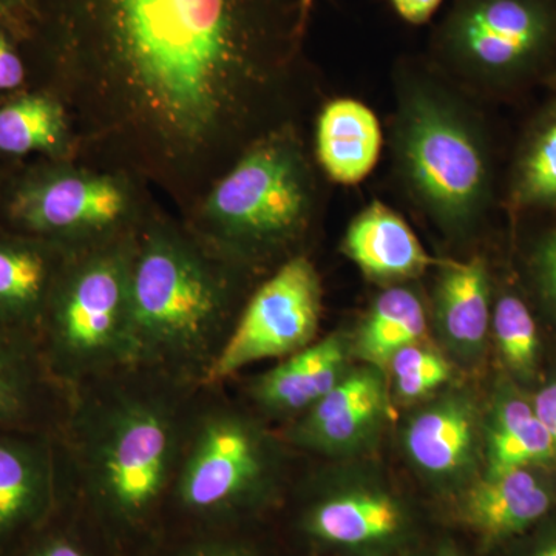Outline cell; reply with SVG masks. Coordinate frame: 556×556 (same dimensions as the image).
<instances>
[{"mask_svg": "<svg viewBox=\"0 0 556 556\" xmlns=\"http://www.w3.org/2000/svg\"><path fill=\"white\" fill-rule=\"evenodd\" d=\"M62 53L172 159L257 123L298 58L300 0H53Z\"/></svg>", "mask_w": 556, "mask_h": 556, "instance_id": "obj_1", "label": "cell"}, {"mask_svg": "<svg viewBox=\"0 0 556 556\" xmlns=\"http://www.w3.org/2000/svg\"><path fill=\"white\" fill-rule=\"evenodd\" d=\"M200 387L127 364L72 390L56 437L70 496L119 556H152L166 538Z\"/></svg>", "mask_w": 556, "mask_h": 556, "instance_id": "obj_2", "label": "cell"}, {"mask_svg": "<svg viewBox=\"0 0 556 556\" xmlns=\"http://www.w3.org/2000/svg\"><path fill=\"white\" fill-rule=\"evenodd\" d=\"M252 273L201 237L163 228L135 232L130 364L204 386L254 291Z\"/></svg>", "mask_w": 556, "mask_h": 556, "instance_id": "obj_3", "label": "cell"}, {"mask_svg": "<svg viewBox=\"0 0 556 556\" xmlns=\"http://www.w3.org/2000/svg\"><path fill=\"white\" fill-rule=\"evenodd\" d=\"M445 83L437 68L399 65L391 148L413 203L445 237L464 240L492 207V149L481 116Z\"/></svg>", "mask_w": 556, "mask_h": 556, "instance_id": "obj_4", "label": "cell"}, {"mask_svg": "<svg viewBox=\"0 0 556 556\" xmlns=\"http://www.w3.org/2000/svg\"><path fill=\"white\" fill-rule=\"evenodd\" d=\"M223 386H201L190 412L167 532L254 527L287 495L292 452ZM164 541V540H163Z\"/></svg>", "mask_w": 556, "mask_h": 556, "instance_id": "obj_5", "label": "cell"}, {"mask_svg": "<svg viewBox=\"0 0 556 556\" xmlns=\"http://www.w3.org/2000/svg\"><path fill=\"white\" fill-rule=\"evenodd\" d=\"M201 239L257 270L291 251L316 211V186L302 146L278 129L255 139L208 195Z\"/></svg>", "mask_w": 556, "mask_h": 556, "instance_id": "obj_6", "label": "cell"}, {"mask_svg": "<svg viewBox=\"0 0 556 556\" xmlns=\"http://www.w3.org/2000/svg\"><path fill=\"white\" fill-rule=\"evenodd\" d=\"M131 237L73 252L51 292L38 346L70 391L130 364Z\"/></svg>", "mask_w": 556, "mask_h": 556, "instance_id": "obj_7", "label": "cell"}, {"mask_svg": "<svg viewBox=\"0 0 556 556\" xmlns=\"http://www.w3.org/2000/svg\"><path fill=\"white\" fill-rule=\"evenodd\" d=\"M441 75L478 91L514 89L556 51V0H455L431 40Z\"/></svg>", "mask_w": 556, "mask_h": 556, "instance_id": "obj_8", "label": "cell"}, {"mask_svg": "<svg viewBox=\"0 0 556 556\" xmlns=\"http://www.w3.org/2000/svg\"><path fill=\"white\" fill-rule=\"evenodd\" d=\"M294 495V529L311 547L343 556H404L415 518L401 496L378 482L306 479Z\"/></svg>", "mask_w": 556, "mask_h": 556, "instance_id": "obj_9", "label": "cell"}, {"mask_svg": "<svg viewBox=\"0 0 556 556\" xmlns=\"http://www.w3.org/2000/svg\"><path fill=\"white\" fill-rule=\"evenodd\" d=\"M321 309L324 291L313 262L299 254L281 263L249 295L204 386L232 382L251 365L285 358L311 345Z\"/></svg>", "mask_w": 556, "mask_h": 556, "instance_id": "obj_10", "label": "cell"}, {"mask_svg": "<svg viewBox=\"0 0 556 556\" xmlns=\"http://www.w3.org/2000/svg\"><path fill=\"white\" fill-rule=\"evenodd\" d=\"M126 208L127 193L118 182L68 174L54 175L22 190L13 214L35 239L79 252L124 237L115 233Z\"/></svg>", "mask_w": 556, "mask_h": 556, "instance_id": "obj_11", "label": "cell"}, {"mask_svg": "<svg viewBox=\"0 0 556 556\" xmlns=\"http://www.w3.org/2000/svg\"><path fill=\"white\" fill-rule=\"evenodd\" d=\"M67 497L58 438L0 430V556L49 521Z\"/></svg>", "mask_w": 556, "mask_h": 556, "instance_id": "obj_12", "label": "cell"}, {"mask_svg": "<svg viewBox=\"0 0 556 556\" xmlns=\"http://www.w3.org/2000/svg\"><path fill=\"white\" fill-rule=\"evenodd\" d=\"M391 408L386 372L364 364L348 369L338 386L278 433L295 452L345 456L371 442Z\"/></svg>", "mask_w": 556, "mask_h": 556, "instance_id": "obj_13", "label": "cell"}, {"mask_svg": "<svg viewBox=\"0 0 556 556\" xmlns=\"http://www.w3.org/2000/svg\"><path fill=\"white\" fill-rule=\"evenodd\" d=\"M402 445L412 466L431 484L463 490L484 450V422L475 399L452 390L424 402L409 415Z\"/></svg>", "mask_w": 556, "mask_h": 556, "instance_id": "obj_14", "label": "cell"}, {"mask_svg": "<svg viewBox=\"0 0 556 556\" xmlns=\"http://www.w3.org/2000/svg\"><path fill=\"white\" fill-rule=\"evenodd\" d=\"M350 357L351 334L331 332L249 380L240 399L269 426H287L338 386Z\"/></svg>", "mask_w": 556, "mask_h": 556, "instance_id": "obj_15", "label": "cell"}, {"mask_svg": "<svg viewBox=\"0 0 556 556\" xmlns=\"http://www.w3.org/2000/svg\"><path fill=\"white\" fill-rule=\"evenodd\" d=\"M72 391L54 378L38 343L0 329V430L58 437Z\"/></svg>", "mask_w": 556, "mask_h": 556, "instance_id": "obj_16", "label": "cell"}, {"mask_svg": "<svg viewBox=\"0 0 556 556\" xmlns=\"http://www.w3.org/2000/svg\"><path fill=\"white\" fill-rule=\"evenodd\" d=\"M556 490L541 468H517L473 479L459 490L456 518L484 543L496 544L525 533L555 507Z\"/></svg>", "mask_w": 556, "mask_h": 556, "instance_id": "obj_17", "label": "cell"}, {"mask_svg": "<svg viewBox=\"0 0 556 556\" xmlns=\"http://www.w3.org/2000/svg\"><path fill=\"white\" fill-rule=\"evenodd\" d=\"M73 252L40 239L0 237V329L38 343L51 292ZM39 348V346H38Z\"/></svg>", "mask_w": 556, "mask_h": 556, "instance_id": "obj_18", "label": "cell"}, {"mask_svg": "<svg viewBox=\"0 0 556 556\" xmlns=\"http://www.w3.org/2000/svg\"><path fill=\"white\" fill-rule=\"evenodd\" d=\"M492 311V280L484 257L438 263L434 327L450 353L464 364H473L484 353Z\"/></svg>", "mask_w": 556, "mask_h": 556, "instance_id": "obj_19", "label": "cell"}, {"mask_svg": "<svg viewBox=\"0 0 556 556\" xmlns=\"http://www.w3.org/2000/svg\"><path fill=\"white\" fill-rule=\"evenodd\" d=\"M340 248L369 280L383 285L407 283L439 263L408 223L380 201L358 212Z\"/></svg>", "mask_w": 556, "mask_h": 556, "instance_id": "obj_20", "label": "cell"}, {"mask_svg": "<svg viewBox=\"0 0 556 556\" xmlns=\"http://www.w3.org/2000/svg\"><path fill=\"white\" fill-rule=\"evenodd\" d=\"M380 121L353 98L329 101L317 119L318 164L331 181L354 186L375 170L382 152Z\"/></svg>", "mask_w": 556, "mask_h": 556, "instance_id": "obj_21", "label": "cell"}, {"mask_svg": "<svg viewBox=\"0 0 556 556\" xmlns=\"http://www.w3.org/2000/svg\"><path fill=\"white\" fill-rule=\"evenodd\" d=\"M484 477L517 468H546L556 464L554 442L526 397L514 383L497 388L484 422Z\"/></svg>", "mask_w": 556, "mask_h": 556, "instance_id": "obj_22", "label": "cell"}, {"mask_svg": "<svg viewBox=\"0 0 556 556\" xmlns=\"http://www.w3.org/2000/svg\"><path fill=\"white\" fill-rule=\"evenodd\" d=\"M427 338L428 313L422 295L405 283L388 285L351 334V351L365 365L387 372L397 351L427 342Z\"/></svg>", "mask_w": 556, "mask_h": 556, "instance_id": "obj_23", "label": "cell"}, {"mask_svg": "<svg viewBox=\"0 0 556 556\" xmlns=\"http://www.w3.org/2000/svg\"><path fill=\"white\" fill-rule=\"evenodd\" d=\"M510 199L519 208L556 206V101L538 116L518 150Z\"/></svg>", "mask_w": 556, "mask_h": 556, "instance_id": "obj_24", "label": "cell"}, {"mask_svg": "<svg viewBox=\"0 0 556 556\" xmlns=\"http://www.w3.org/2000/svg\"><path fill=\"white\" fill-rule=\"evenodd\" d=\"M5 556H119L70 496Z\"/></svg>", "mask_w": 556, "mask_h": 556, "instance_id": "obj_25", "label": "cell"}, {"mask_svg": "<svg viewBox=\"0 0 556 556\" xmlns=\"http://www.w3.org/2000/svg\"><path fill=\"white\" fill-rule=\"evenodd\" d=\"M490 334L508 372L519 382L535 379L540 365V332L532 311L514 291H503L493 302Z\"/></svg>", "mask_w": 556, "mask_h": 556, "instance_id": "obj_26", "label": "cell"}, {"mask_svg": "<svg viewBox=\"0 0 556 556\" xmlns=\"http://www.w3.org/2000/svg\"><path fill=\"white\" fill-rule=\"evenodd\" d=\"M64 138V115L50 98L25 97L0 109V152H51L61 148Z\"/></svg>", "mask_w": 556, "mask_h": 556, "instance_id": "obj_27", "label": "cell"}, {"mask_svg": "<svg viewBox=\"0 0 556 556\" xmlns=\"http://www.w3.org/2000/svg\"><path fill=\"white\" fill-rule=\"evenodd\" d=\"M387 375H390L391 401L415 405L447 386L453 368L438 350L419 342L397 351L388 364Z\"/></svg>", "mask_w": 556, "mask_h": 556, "instance_id": "obj_28", "label": "cell"}, {"mask_svg": "<svg viewBox=\"0 0 556 556\" xmlns=\"http://www.w3.org/2000/svg\"><path fill=\"white\" fill-rule=\"evenodd\" d=\"M252 527L170 533L152 556H268Z\"/></svg>", "mask_w": 556, "mask_h": 556, "instance_id": "obj_29", "label": "cell"}, {"mask_svg": "<svg viewBox=\"0 0 556 556\" xmlns=\"http://www.w3.org/2000/svg\"><path fill=\"white\" fill-rule=\"evenodd\" d=\"M532 276L538 294L556 316V229L538 241L532 255Z\"/></svg>", "mask_w": 556, "mask_h": 556, "instance_id": "obj_30", "label": "cell"}, {"mask_svg": "<svg viewBox=\"0 0 556 556\" xmlns=\"http://www.w3.org/2000/svg\"><path fill=\"white\" fill-rule=\"evenodd\" d=\"M25 78V68L20 54L11 46L7 36L0 31V90H13Z\"/></svg>", "mask_w": 556, "mask_h": 556, "instance_id": "obj_31", "label": "cell"}, {"mask_svg": "<svg viewBox=\"0 0 556 556\" xmlns=\"http://www.w3.org/2000/svg\"><path fill=\"white\" fill-rule=\"evenodd\" d=\"M533 409L540 422L546 428L556 452V378L548 380L532 399Z\"/></svg>", "mask_w": 556, "mask_h": 556, "instance_id": "obj_32", "label": "cell"}, {"mask_svg": "<svg viewBox=\"0 0 556 556\" xmlns=\"http://www.w3.org/2000/svg\"><path fill=\"white\" fill-rule=\"evenodd\" d=\"M442 2L444 0H390L397 16L412 25L427 24Z\"/></svg>", "mask_w": 556, "mask_h": 556, "instance_id": "obj_33", "label": "cell"}, {"mask_svg": "<svg viewBox=\"0 0 556 556\" xmlns=\"http://www.w3.org/2000/svg\"><path fill=\"white\" fill-rule=\"evenodd\" d=\"M404 556H464V554L452 541L444 540L439 541V543L433 544V546L412 548V551H408Z\"/></svg>", "mask_w": 556, "mask_h": 556, "instance_id": "obj_34", "label": "cell"}, {"mask_svg": "<svg viewBox=\"0 0 556 556\" xmlns=\"http://www.w3.org/2000/svg\"><path fill=\"white\" fill-rule=\"evenodd\" d=\"M35 0H0V22L16 16L24 9H30Z\"/></svg>", "mask_w": 556, "mask_h": 556, "instance_id": "obj_35", "label": "cell"}, {"mask_svg": "<svg viewBox=\"0 0 556 556\" xmlns=\"http://www.w3.org/2000/svg\"><path fill=\"white\" fill-rule=\"evenodd\" d=\"M530 556H556V538L538 546L536 551Z\"/></svg>", "mask_w": 556, "mask_h": 556, "instance_id": "obj_36", "label": "cell"}, {"mask_svg": "<svg viewBox=\"0 0 556 556\" xmlns=\"http://www.w3.org/2000/svg\"><path fill=\"white\" fill-rule=\"evenodd\" d=\"M314 2L316 0H300V11H302L303 20L308 22L311 9H313Z\"/></svg>", "mask_w": 556, "mask_h": 556, "instance_id": "obj_37", "label": "cell"}, {"mask_svg": "<svg viewBox=\"0 0 556 556\" xmlns=\"http://www.w3.org/2000/svg\"><path fill=\"white\" fill-rule=\"evenodd\" d=\"M554 83H556V70H555V73H554Z\"/></svg>", "mask_w": 556, "mask_h": 556, "instance_id": "obj_38", "label": "cell"}]
</instances>
